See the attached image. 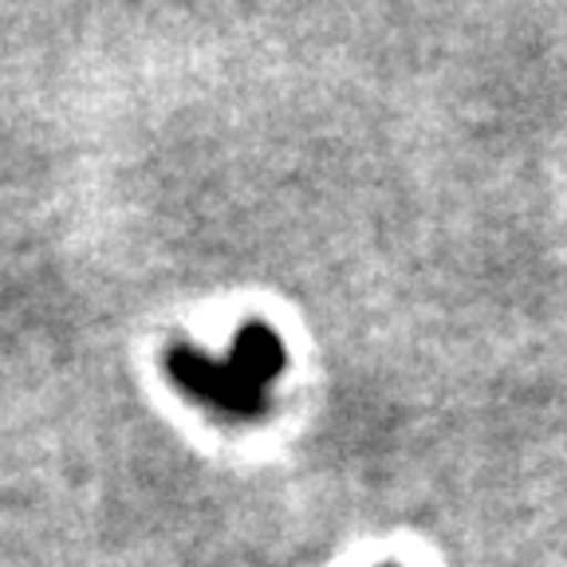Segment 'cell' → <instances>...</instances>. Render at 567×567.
Segmentation results:
<instances>
[{
  "mask_svg": "<svg viewBox=\"0 0 567 567\" xmlns=\"http://www.w3.org/2000/svg\"><path fill=\"white\" fill-rule=\"evenodd\" d=\"M284 367L288 351L265 323H245L225 363L189 343H174L166 351V374L174 386L229 422H260L268 414V386L280 379Z\"/></svg>",
  "mask_w": 567,
  "mask_h": 567,
  "instance_id": "obj_1",
  "label": "cell"
}]
</instances>
